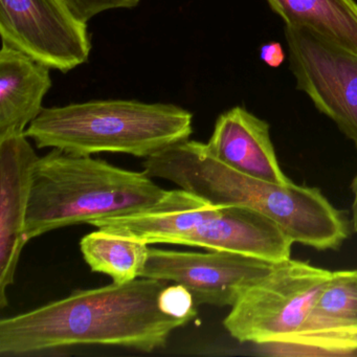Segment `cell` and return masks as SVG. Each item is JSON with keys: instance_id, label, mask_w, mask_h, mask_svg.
<instances>
[{"instance_id": "6da1fadb", "label": "cell", "mask_w": 357, "mask_h": 357, "mask_svg": "<svg viewBox=\"0 0 357 357\" xmlns=\"http://www.w3.org/2000/svg\"><path fill=\"white\" fill-rule=\"evenodd\" d=\"M168 283L133 280L68 298L0 321V354H34L80 344H104L150 353L165 348L187 319L162 312L158 303Z\"/></svg>"}, {"instance_id": "8992f818", "label": "cell", "mask_w": 357, "mask_h": 357, "mask_svg": "<svg viewBox=\"0 0 357 357\" xmlns=\"http://www.w3.org/2000/svg\"><path fill=\"white\" fill-rule=\"evenodd\" d=\"M296 89L357 149V53L300 26L284 28Z\"/></svg>"}, {"instance_id": "44dd1931", "label": "cell", "mask_w": 357, "mask_h": 357, "mask_svg": "<svg viewBox=\"0 0 357 357\" xmlns=\"http://www.w3.org/2000/svg\"><path fill=\"white\" fill-rule=\"evenodd\" d=\"M356 271H357V269H356Z\"/></svg>"}, {"instance_id": "30bf717a", "label": "cell", "mask_w": 357, "mask_h": 357, "mask_svg": "<svg viewBox=\"0 0 357 357\" xmlns=\"http://www.w3.org/2000/svg\"><path fill=\"white\" fill-rule=\"evenodd\" d=\"M291 238L261 213L235 206H213L185 236L181 245L235 252L271 263L288 260Z\"/></svg>"}, {"instance_id": "5b68a950", "label": "cell", "mask_w": 357, "mask_h": 357, "mask_svg": "<svg viewBox=\"0 0 357 357\" xmlns=\"http://www.w3.org/2000/svg\"><path fill=\"white\" fill-rule=\"evenodd\" d=\"M332 273L291 259L275 263L271 273L240 294L223 326L240 342L258 344L296 333Z\"/></svg>"}, {"instance_id": "ffe728a7", "label": "cell", "mask_w": 357, "mask_h": 357, "mask_svg": "<svg viewBox=\"0 0 357 357\" xmlns=\"http://www.w3.org/2000/svg\"><path fill=\"white\" fill-rule=\"evenodd\" d=\"M351 192H352V225L353 229L357 233V173L353 178L350 185Z\"/></svg>"}, {"instance_id": "ba28073f", "label": "cell", "mask_w": 357, "mask_h": 357, "mask_svg": "<svg viewBox=\"0 0 357 357\" xmlns=\"http://www.w3.org/2000/svg\"><path fill=\"white\" fill-rule=\"evenodd\" d=\"M275 263L229 252L150 248L141 278L181 284L199 305L233 306L240 294L271 273Z\"/></svg>"}, {"instance_id": "52a82bcc", "label": "cell", "mask_w": 357, "mask_h": 357, "mask_svg": "<svg viewBox=\"0 0 357 357\" xmlns=\"http://www.w3.org/2000/svg\"><path fill=\"white\" fill-rule=\"evenodd\" d=\"M0 35L3 45L63 74L91 55L87 22L62 0H0Z\"/></svg>"}, {"instance_id": "5bb4252c", "label": "cell", "mask_w": 357, "mask_h": 357, "mask_svg": "<svg viewBox=\"0 0 357 357\" xmlns=\"http://www.w3.org/2000/svg\"><path fill=\"white\" fill-rule=\"evenodd\" d=\"M149 244L135 238L112 235L98 229L80 242L83 258L91 271L125 284L141 277L147 262Z\"/></svg>"}, {"instance_id": "9a60e30c", "label": "cell", "mask_w": 357, "mask_h": 357, "mask_svg": "<svg viewBox=\"0 0 357 357\" xmlns=\"http://www.w3.org/2000/svg\"><path fill=\"white\" fill-rule=\"evenodd\" d=\"M353 328H357V271H334L298 332Z\"/></svg>"}, {"instance_id": "2e32d148", "label": "cell", "mask_w": 357, "mask_h": 357, "mask_svg": "<svg viewBox=\"0 0 357 357\" xmlns=\"http://www.w3.org/2000/svg\"><path fill=\"white\" fill-rule=\"evenodd\" d=\"M271 344H284L328 353H350L357 351V328L331 331L296 332L275 338Z\"/></svg>"}, {"instance_id": "7a4b0ae2", "label": "cell", "mask_w": 357, "mask_h": 357, "mask_svg": "<svg viewBox=\"0 0 357 357\" xmlns=\"http://www.w3.org/2000/svg\"><path fill=\"white\" fill-rule=\"evenodd\" d=\"M143 165L151 178L167 179L215 206H242L269 217L294 243L337 250L348 238L346 216L317 188L248 176L214 158L206 144L187 139L146 158Z\"/></svg>"}, {"instance_id": "7c38bea8", "label": "cell", "mask_w": 357, "mask_h": 357, "mask_svg": "<svg viewBox=\"0 0 357 357\" xmlns=\"http://www.w3.org/2000/svg\"><path fill=\"white\" fill-rule=\"evenodd\" d=\"M51 68L7 45L0 50V139L26 133L43 112Z\"/></svg>"}, {"instance_id": "d6986e66", "label": "cell", "mask_w": 357, "mask_h": 357, "mask_svg": "<svg viewBox=\"0 0 357 357\" xmlns=\"http://www.w3.org/2000/svg\"><path fill=\"white\" fill-rule=\"evenodd\" d=\"M260 59L269 68H278L285 60V53L279 43H268L260 49Z\"/></svg>"}, {"instance_id": "e0dca14e", "label": "cell", "mask_w": 357, "mask_h": 357, "mask_svg": "<svg viewBox=\"0 0 357 357\" xmlns=\"http://www.w3.org/2000/svg\"><path fill=\"white\" fill-rule=\"evenodd\" d=\"M158 303L162 312L177 319L191 321L197 315L193 294L181 284L166 286L160 292Z\"/></svg>"}, {"instance_id": "ac0fdd59", "label": "cell", "mask_w": 357, "mask_h": 357, "mask_svg": "<svg viewBox=\"0 0 357 357\" xmlns=\"http://www.w3.org/2000/svg\"><path fill=\"white\" fill-rule=\"evenodd\" d=\"M70 11L83 22H89L96 16L110 10L133 9L139 0H62Z\"/></svg>"}, {"instance_id": "8fae6325", "label": "cell", "mask_w": 357, "mask_h": 357, "mask_svg": "<svg viewBox=\"0 0 357 357\" xmlns=\"http://www.w3.org/2000/svg\"><path fill=\"white\" fill-rule=\"evenodd\" d=\"M206 147L238 172L278 185L292 183L278 162L268 123L241 106L219 116Z\"/></svg>"}, {"instance_id": "4fadbf2b", "label": "cell", "mask_w": 357, "mask_h": 357, "mask_svg": "<svg viewBox=\"0 0 357 357\" xmlns=\"http://www.w3.org/2000/svg\"><path fill=\"white\" fill-rule=\"evenodd\" d=\"M287 26L306 28L357 53L354 0H266Z\"/></svg>"}, {"instance_id": "277c9868", "label": "cell", "mask_w": 357, "mask_h": 357, "mask_svg": "<svg viewBox=\"0 0 357 357\" xmlns=\"http://www.w3.org/2000/svg\"><path fill=\"white\" fill-rule=\"evenodd\" d=\"M193 114L174 104L98 100L43 108L26 137L75 155L101 152L148 158L190 139Z\"/></svg>"}, {"instance_id": "3957f363", "label": "cell", "mask_w": 357, "mask_h": 357, "mask_svg": "<svg viewBox=\"0 0 357 357\" xmlns=\"http://www.w3.org/2000/svg\"><path fill=\"white\" fill-rule=\"evenodd\" d=\"M168 193L145 172L53 149L34 167L26 239L96 219L145 212Z\"/></svg>"}, {"instance_id": "9c48e42d", "label": "cell", "mask_w": 357, "mask_h": 357, "mask_svg": "<svg viewBox=\"0 0 357 357\" xmlns=\"http://www.w3.org/2000/svg\"><path fill=\"white\" fill-rule=\"evenodd\" d=\"M36 152L26 135L0 139V307L15 279L26 235Z\"/></svg>"}]
</instances>
